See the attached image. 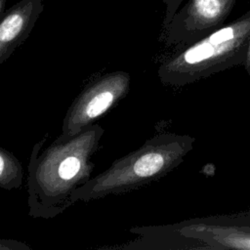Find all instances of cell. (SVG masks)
Instances as JSON below:
<instances>
[{"instance_id": "obj_1", "label": "cell", "mask_w": 250, "mask_h": 250, "mask_svg": "<svg viewBox=\"0 0 250 250\" xmlns=\"http://www.w3.org/2000/svg\"><path fill=\"white\" fill-rule=\"evenodd\" d=\"M104 129L93 124L74 135L61 134L41 152L48 135L34 145L28 164L27 203L33 218L53 219L67 209L73 192L91 179Z\"/></svg>"}, {"instance_id": "obj_2", "label": "cell", "mask_w": 250, "mask_h": 250, "mask_svg": "<svg viewBox=\"0 0 250 250\" xmlns=\"http://www.w3.org/2000/svg\"><path fill=\"white\" fill-rule=\"evenodd\" d=\"M194 141L184 134L154 135L78 188L71 196L72 205L126 193L160 180L184 161Z\"/></svg>"}, {"instance_id": "obj_3", "label": "cell", "mask_w": 250, "mask_h": 250, "mask_svg": "<svg viewBox=\"0 0 250 250\" xmlns=\"http://www.w3.org/2000/svg\"><path fill=\"white\" fill-rule=\"evenodd\" d=\"M249 38L250 9L200 40L172 48L160 61L157 75L165 85L184 87L245 63Z\"/></svg>"}, {"instance_id": "obj_4", "label": "cell", "mask_w": 250, "mask_h": 250, "mask_svg": "<svg viewBox=\"0 0 250 250\" xmlns=\"http://www.w3.org/2000/svg\"><path fill=\"white\" fill-rule=\"evenodd\" d=\"M131 76L124 70L106 72L92 79L77 95L62 120V134L74 135L95 124L130 89Z\"/></svg>"}, {"instance_id": "obj_5", "label": "cell", "mask_w": 250, "mask_h": 250, "mask_svg": "<svg viewBox=\"0 0 250 250\" xmlns=\"http://www.w3.org/2000/svg\"><path fill=\"white\" fill-rule=\"evenodd\" d=\"M236 0H188L169 24L163 27L160 39L166 47L177 48L194 43L226 24Z\"/></svg>"}, {"instance_id": "obj_6", "label": "cell", "mask_w": 250, "mask_h": 250, "mask_svg": "<svg viewBox=\"0 0 250 250\" xmlns=\"http://www.w3.org/2000/svg\"><path fill=\"white\" fill-rule=\"evenodd\" d=\"M43 9V0H21L0 15V63L27 39Z\"/></svg>"}, {"instance_id": "obj_7", "label": "cell", "mask_w": 250, "mask_h": 250, "mask_svg": "<svg viewBox=\"0 0 250 250\" xmlns=\"http://www.w3.org/2000/svg\"><path fill=\"white\" fill-rule=\"evenodd\" d=\"M23 180V170L19 159L9 150L0 147V187L11 190L19 188Z\"/></svg>"}, {"instance_id": "obj_8", "label": "cell", "mask_w": 250, "mask_h": 250, "mask_svg": "<svg viewBox=\"0 0 250 250\" xmlns=\"http://www.w3.org/2000/svg\"><path fill=\"white\" fill-rule=\"evenodd\" d=\"M165 9H164V18L162 27H165L169 24L174 15L177 13L181 5L185 2V0H161Z\"/></svg>"}, {"instance_id": "obj_9", "label": "cell", "mask_w": 250, "mask_h": 250, "mask_svg": "<svg viewBox=\"0 0 250 250\" xmlns=\"http://www.w3.org/2000/svg\"><path fill=\"white\" fill-rule=\"evenodd\" d=\"M0 248L1 249H11V250H20V249H29V247L20 241H15L11 239H1L0 240Z\"/></svg>"}, {"instance_id": "obj_10", "label": "cell", "mask_w": 250, "mask_h": 250, "mask_svg": "<svg viewBox=\"0 0 250 250\" xmlns=\"http://www.w3.org/2000/svg\"><path fill=\"white\" fill-rule=\"evenodd\" d=\"M5 5H6V0H0V15H2L6 11Z\"/></svg>"}]
</instances>
